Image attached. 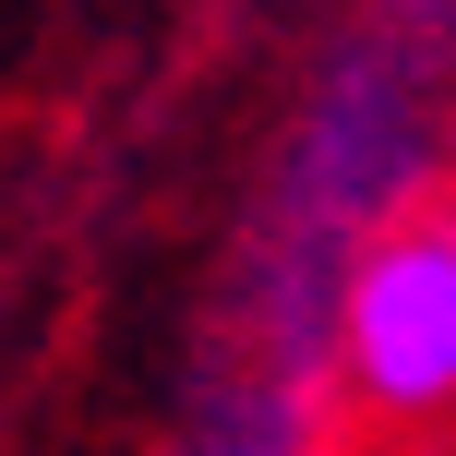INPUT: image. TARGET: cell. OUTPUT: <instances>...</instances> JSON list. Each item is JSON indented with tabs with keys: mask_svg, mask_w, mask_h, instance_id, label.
I'll return each mask as SVG.
<instances>
[{
	"mask_svg": "<svg viewBox=\"0 0 456 456\" xmlns=\"http://www.w3.org/2000/svg\"><path fill=\"white\" fill-rule=\"evenodd\" d=\"M337 361L361 385V409H385V420L456 409V216H409L348 265Z\"/></svg>",
	"mask_w": 456,
	"mask_h": 456,
	"instance_id": "1",
	"label": "cell"
}]
</instances>
